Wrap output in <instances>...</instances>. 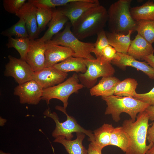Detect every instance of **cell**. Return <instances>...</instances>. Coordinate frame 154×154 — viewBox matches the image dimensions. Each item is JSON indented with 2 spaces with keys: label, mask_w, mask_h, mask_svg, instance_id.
<instances>
[{
  "label": "cell",
  "mask_w": 154,
  "mask_h": 154,
  "mask_svg": "<svg viewBox=\"0 0 154 154\" xmlns=\"http://www.w3.org/2000/svg\"><path fill=\"white\" fill-rule=\"evenodd\" d=\"M43 89L32 80L17 86L14 88L13 94L19 97L20 103L36 105L42 100Z\"/></svg>",
  "instance_id": "30bf717a"
},
{
  "label": "cell",
  "mask_w": 154,
  "mask_h": 154,
  "mask_svg": "<svg viewBox=\"0 0 154 154\" xmlns=\"http://www.w3.org/2000/svg\"><path fill=\"white\" fill-rule=\"evenodd\" d=\"M87 69L84 73L78 74L79 81L87 88H91L100 77L113 76L115 72L111 63L97 59H84Z\"/></svg>",
  "instance_id": "ba28073f"
},
{
  "label": "cell",
  "mask_w": 154,
  "mask_h": 154,
  "mask_svg": "<svg viewBox=\"0 0 154 154\" xmlns=\"http://www.w3.org/2000/svg\"><path fill=\"white\" fill-rule=\"evenodd\" d=\"M117 53L115 49L109 44L103 49L100 59L98 60L111 63L116 57Z\"/></svg>",
  "instance_id": "836d02e7"
},
{
  "label": "cell",
  "mask_w": 154,
  "mask_h": 154,
  "mask_svg": "<svg viewBox=\"0 0 154 154\" xmlns=\"http://www.w3.org/2000/svg\"><path fill=\"white\" fill-rule=\"evenodd\" d=\"M135 31L151 44L154 43V21H136Z\"/></svg>",
  "instance_id": "83f0119b"
},
{
  "label": "cell",
  "mask_w": 154,
  "mask_h": 154,
  "mask_svg": "<svg viewBox=\"0 0 154 154\" xmlns=\"http://www.w3.org/2000/svg\"><path fill=\"white\" fill-rule=\"evenodd\" d=\"M145 154H154V143L147 150Z\"/></svg>",
  "instance_id": "ab89813d"
},
{
  "label": "cell",
  "mask_w": 154,
  "mask_h": 154,
  "mask_svg": "<svg viewBox=\"0 0 154 154\" xmlns=\"http://www.w3.org/2000/svg\"><path fill=\"white\" fill-rule=\"evenodd\" d=\"M102 98L107 105L105 114L111 115L113 119L116 122L120 120V115L123 112L128 114L134 122L137 114L145 111L149 106L147 103L133 97L112 95Z\"/></svg>",
  "instance_id": "277c9868"
},
{
  "label": "cell",
  "mask_w": 154,
  "mask_h": 154,
  "mask_svg": "<svg viewBox=\"0 0 154 154\" xmlns=\"http://www.w3.org/2000/svg\"><path fill=\"white\" fill-rule=\"evenodd\" d=\"M107 10L100 5L84 12L72 25L73 34L80 40L97 35L108 22Z\"/></svg>",
  "instance_id": "7a4b0ae2"
},
{
  "label": "cell",
  "mask_w": 154,
  "mask_h": 154,
  "mask_svg": "<svg viewBox=\"0 0 154 154\" xmlns=\"http://www.w3.org/2000/svg\"><path fill=\"white\" fill-rule=\"evenodd\" d=\"M138 83L135 79L127 78L120 81L116 86L114 95L119 97H133L137 93L135 90Z\"/></svg>",
  "instance_id": "d4e9b609"
},
{
  "label": "cell",
  "mask_w": 154,
  "mask_h": 154,
  "mask_svg": "<svg viewBox=\"0 0 154 154\" xmlns=\"http://www.w3.org/2000/svg\"><path fill=\"white\" fill-rule=\"evenodd\" d=\"M53 67L60 71L66 73L74 71L84 73L87 69L84 59L73 56L68 58Z\"/></svg>",
  "instance_id": "7402d4cb"
},
{
  "label": "cell",
  "mask_w": 154,
  "mask_h": 154,
  "mask_svg": "<svg viewBox=\"0 0 154 154\" xmlns=\"http://www.w3.org/2000/svg\"><path fill=\"white\" fill-rule=\"evenodd\" d=\"M30 44L31 40L29 37L13 38L11 37L9 38L6 45L8 48H15L20 54V58L25 60L30 48Z\"/></svg>",
  "instance_id": "4316f807"
},
{
  "label": "cell",
  "mask_w": 154,
  "mask_h": 154,
  "mask_svg": "<svg viewBox=\"0 0 154 154\" xmlns=\"http://www.w3.org/2000/svg\"><path fill=\"white\" fill-rule=\"evenodd\" d=\"M47 46L46 43L37 39L31 40L30 48L25 60L35 72L45 68V51Z\"/></svg>",
  "instance_id": "7c38bea8"
},
{
  "label": "cell",
  "mask_w": 154,
  "mask_h": 154,
  "mask_svg": "<svg viewBox=\"0 0 154 154\" xmlns=\"http://www.w3.org/2000/svg\"><path fill=\"white\" fill-rule=\"evenodd\" d=\"M69 20L68 18L58 9L53 11L48 29L41 38L37 40L45 43L50 40L60 32Z\"/></svg>",
  "instance_id": "ac0fdd59"
},
{
  "label": "cell",
  "mask_w": 154,
  "mask_h": 154,
  "mask_svg": "<svg viewBox=\"0 0 154 154\" xmlns=\"http://www.w3.org/2000/svg\"><path fill=\"white\" fill-rule=\"evenodd\" d=\"M97 38L94 43V46L92 51V52L95 55L96 58L99 59L103 49L109 45L106 33L104 30L99 33L97 35Z\"/></svg>",
  "instance_id": "4dcf8cb0"
},
{
  "label": "cell",
  "mask_w": 154,
  "mask_h": 154,
  "mask_svg": "<svg viewBox=\"0 0 154 154\" xmlns=\"http://www.w3.org/2000/svg\"><path fill=\"white\" fill-rule=\"evenodd\" d=\"M55 109L64 114L66 116L67 119L63 122H60L57 114L55 112H51L49 108L44 111L43 114L52 119L55 122L56 127L52 133L53 137L56 138L61 136L67 140H70L73 137V133H82L89 137V140L91 142L94 143V134L90 130L85 129L78 124L73 117L67 114L66 108L57 106H56Z\"/></svg>",
  "instance_id": "8992f818"
},
{
  "label": "cell",
  "mask_w": 154,
  "mask_h": 154,
  "mask_svg": "<svg viewBox=\"0 0 154 154\" xmlns=\"http://www.w3.org/2000/svg\"><path fill=\"white\" fill-rule=\"evenodd\" d=\"M26 0H3V7L6 11L15 15L26 2Z\"/></svg>",
  "instance_id": "d6a6232c"
},
{
  "label": "cell",
  "mask_w": 154,
  "mask_h": 154,
  "mask_svg": "<svg viewBox=\"0 0 154 154\" xmlns=\"http://www.w3.org/2000/svg\"><path fill=\"white\" fill-rule=\"evenodd\" d=\"M154 52L152 44L137 34L131 40L127 54L136 60H142L145 57L153 54Z\"/></svg>",
  "instance_id": "e0dca14e"
},
{
  "label": "cell",
  "mask_w": 154,
  "mask_h": 154,
  "mask_svg": "<svg viewBox=\"0 0 154 154\" xmlns=\"http://www.w3.org/2000/svg\"><path fill=\"white\" fill-rule=\"evenodd\" d=\"M37 7H43L52 9L62 7L74 0H29Z\"/></svg>",
  "instance_id": "1f68e13d"
},
{
  "label": "cell",
  "mask_w": 154,
  "mask_h": 154,
  "mask_svg": "<svg viewBox=\"0 0 154 154\" xmlns=\"http://www.w3.org/2000/svg\"><path fill=\"white\" fill-rule=\"evenodd\" d=\"M102 149L98 148L94 143L91 142L88 146V154H102Z\"/></svg>",
  "instance_id": "d590c367"
},
{
  "label": "cell",
  "mask_w": 154,
  "mask_h": 154,
  "mask_svg": "<svg viewBox=\"0 0 154 154\" xmlns=\"http://www.w3.org/2000/svg\"><path fill=\"white\" fill-rule=\"evenodd\" d=\"M120 81L112 76L102 77L96 85L90 89L91 96L107 97L114 95L115 88Z\"/></svg>",
  "instance_id": "d6986e66"
},
{
  "label": "cell",
  "mask_w": 154,
  "mask_h": 154,
  "mask_svg": "<svg viewBox=\"0 0 154 154\" xmlns=\"http://www.w3.org/2000/svg\"><path fill=\"white\" fill-rule=\"evenodd\" d=\"M76 134L77 137L75 140H67L60 136L56 138L54 142L62 144L68 154H88V150L82 145L85 134L82 133H77Z\"/></svg>",
  "instance_id": "ffe728a7"
},
{
  "label": "cell",
  "mask_w": 154,
  "mask_h": 154,
  "mask_svg": "<svg viewBox=\"0 0 154 154\" xmlns=\"http://www.w3.org/2000/svg\"><path fill=\"white\" fill-rule=\"evenodd\" d=\"M8 58L9 61L4 72L5 76L13 78L19 85L33 79L35 72L25 60L11 55Z\"/></svg>",
  "instance_id": "9c48e42d"
},
{
  "label": "cell",
  "mask_w": 154,
  "mask_h": 154,
  "mask_svg": "<svg viewBox=\"0 0 154 154\" xmlns=\"http://www.w3.org/2000/svg\"><path fill=\"white\" fill-rule=\"evenodd\" d=\"M71 27L70 23H67L62 31L59 32L51 40L45 43L68 47L73 51L74 57L87 59H95L96 58L91 54L94 46V43L81 41L73 34Z\"/></svg>",
  "instance_id": "5b68a950"
},
{
  "label": "cell",
  "mask_w": 154,
  "mask_h": 154,
  "mask_svg": "<svg viewBox=\"0 0 154 154\" xmlns=\"http://www.w3.org/2000/svg\"><path fill=\"white\" fill-rule=\"evenodd\" d=\"M116 57L111 62L123 69L131 66L145 73L150 79L154 80V68L145 62L139 61L127 54L117 52Z\"/></svg>",
  "instance_id": "9a60e30c"
},
{
  "label": "cell",
  "mask_w": 154,
  "mask_h": 154,
  "mask_svg": "<svg viewBox=\"0 0 154 154\" xmlns=\"http://www.w3.org/2000/svg\"><path fill=\"white\" fill-rule=\"evenodd\" d=\"M133 32L130 31L127 35L106 32L109 44L114 47L117 52L127 54L131 41L130 37Z\"/></svg>",
  "instance_id": "44dd1931"
},
{
  "label": "cell",
  "mask_w": 154,
  "mask_h": 154,
  "mask_svg": "<svg viewBox=\"0 0 154 154\" xmlns=\"http://www.w3.org/2000/svg\"><path fill=\"white\" fill-rule=\"evenodd\" d=\"M1 34L8 38L14 36L15 38L29 37L25 21L22 18L10 28L3 31Z\"/></svg>",
  "instance_id": "f1b7e54d"
},
{
  "label": "cell",
  "mask_w": 154,
  "mask_h": 154,
  "mask_svg": "<svg viewBox=\"0 0 154 154\" xmlns=\"http://www.w3.org/2000/svg\"><path fill=\"white\" fill-rule=\"evenodd\" d=\"M131 0H119L112 3L107 10L110 32L124 35L135 30L136 21L130 12Z\"/></svg>",
  "instance_id": "3957f363"
},
{
  "label": "cell",
  "mask_w": 154,
  "mask_h": 154,
  "mask_svg": "<svg viewBox=\"0 0 154 154\" xmlns=\"http://www.w3.org/2000/svg\"><path fill=\"white\" fill-rule=\"evenodd\" d=\"M133 98L144 102L149 106H154V87L148 92L143 94L137 93Z\"/></svg>",
  "instance_id": "e575fe53"
},
{
  "label": "cell",
  "mask_w": 154,
  "mask_h": 154,
  "mask_svg": "<svg viewBox=\"0 0 154 154\" xmlns=\"http://www.w3.org/2000/svg\"><path fill=\"white\" fill-rule=\"evenodd\" d=\"M130 12L134 20L154 21V3L148 1L143 5L131 7Z\"/></svg>",
  "instance_id": "603a6c76"
},
{
  "label": "cell",
  "mask_w": 154,
  "mask_h": 154,
  "mask_svg": "<svg viewBox=\"0 0 154 154\" xmlns=\"http://www.w3.org/2000/svg\"><path fill=\"white\" fill-rule=\"evenodd\" d=\"M37 8V21L38 29L40 33L44 29L46 25L51 21L53 11L51 8L45 7Z\"/></svg>",
  "instance_id": "f546056e"
},
{
  "label": "cell",
  "mask_w": 154,
  "mask_h": 154,
  "mask_svg": "<svg viewBox=\"0 0 154 154\" xmlns=\"http://www.w3.org/2000/svg\"><path fill=\"white\" fill-rule=\"evenodd\" d=\"M79 81L78 74L74 73L63 82L43 89L42 100L45 101L48 105L51 100L57 99L62 102L63 107L66 109L69 96L73 93H77L84 87L82 84L79 83Z\"/></svg>",
  "instance_id": "52a82bcc"
},
{
  "label": "cell",
  "mask_w": 154,
  "mask_h": 154,
  "mask_svg": "<svg viewBox=\"0 0 154 154\" xmlns=\"http://www.w3.org/2000/svg\"><path fill=\"white\" fill-rule=\"evenodd\" d=\"M114 128L112 124L104 123L95 130L94 143L102 150L106 146L110 145L111 135Z\"/></svg>",
  "instance_id": "cb8c5ba5"
},
{
  "label": "cell",
  "mask_w": 154,
  "mask_h": 154,
  "mask_svg": "<svg viewBox=\"0 0 154 154\" xmlns=\"http://www.w3.org/2000/svg\"><path fill=\"white\" fill-rule=\"evenodd\" d=\"M129 144L128 135L122 127H114L111 135L110 145L119 147L125 153Z\"/></svg>",
  "instance_id": "484cf974"
},
{
  "label": "cell",
  "mask_w": 154,
  "mask_h": 154,
  "mask_svg": "<svg viewBox=\"0 0 154 154\" xmlns=\"http://www.w3.org/2000/svg\"><path fill=\"white\" fill-rule=\"evenodd\" d=\"M37 9L35 5L28 0L15 14L19 19L24 20L29 38L31 40L35 39L40 33L37 21Z\"/></svg>",
  "instance_id": "8fae6325"
},
{
  "label": "cell",
  "mask_w": 154,
  "mask_h": 154,
  "mask_svg": "<svg viewBox=\"0 0 154 154\" xmlns=\"http://www.w3.org/2000/svg\"><path fill=\"white\" fill-rule=\"evenodd\" d=\"M154 68V55L152 54L144 57L142 59Z\"/></svg>",
  "instance_id": "f35d334b"
},
{
  "label": "cell",
  "mask_w": 154,
  "mask_h": 154,
  "mask_svg": "<svg viewBox=\"0 0 154 154\" xmlns=\"http://www.w3.org/2000/svg\"><path fill=\"white\" fill-rule=\"evenodd\" d=\"M6 120L5 119H3L2 118H0V125L1 126H3L5 123L6 122Z\"/></svg>",
  "instance_id": "60d3db41"
},
{
  "label": "cell",
  "mask_w": 154,
  "mask_h": 154,
  "mask_svg": "<svg viewBox=\"0 0 154 154\" xmlns=\"http://www.w3.org/2000/svg\"><path fill=\"white\" fill-rule=\"evenodd\" d=\"M145 111L149 116V120L154 121V106H149Z\"/></svg>",
  "instance_id": "74e56055"
},
{
  "label": "cell",
  "mask_w": 154,
  "mask_h": 154,
  "mask_svg": "<svg viewBox=\"0 0 154 154\" xmlns=\"http://www.w3.org/2000/svg\"><path fill=\"white\" fill-rule=\"evenodd\" d=\"M0 154H11L9 153H6L2 151V150L0 151Z\"/></svg>",
  "instance_id": "b9f144b4"
},
{
  "label": "cell",
  "mask_w": 154,
  "mask_h": 154,
  "mask_svg": "<svg viewBox=\"0 0 154 154\" xmlns=\"http://www.w3.org/2000/svg\"><path fill=\"white\" fill-rule=\"evenodd\" d=\"M147 139L149 143H154V121L151 126L148 129Z\"/></svg>",
  "instance_id": "8d00e7d4"
},
{
  "label": "cell",
  "mask_w": 154,
  "mask_h": 154,
  "mask_svg": "<svg viewBox=\"0 0 154 154\" xmlns=\"http://www.w3.org/2000/svg\"><path fill=\"white\" fill-rule=\"evenodd\" d=\"M137 119L133 122L131 119H126L122 126L128 135L129 146L125 154H145L153 144L146 143L149 117L145 111L138 114Z\"/></svg>",
  "instance_id": "6da1fadb"
},
{
  "label": "cell",
  "mask_w": 154,
  "mask_h": 154,
  "mask_svg": "<svg viewBox=\"0 0 154 154\" xmlns=\"http://www.w3.org/2000/svg\"><path fill=\"white\" fill-rule=\"evenodd\" d=\"M67 73L58 70L53 67L44 68L35 72L33 79L45 89L58 84L65 81Z\"/></svg>",
  "instance_id": "5bb4252c"
},
{
  "label": "cell",
  "mask_w": 154,
  "mask_h": 154,
  "mask_svg": "<svg viewBox=\"0 0 154 154\" xmlns=\"http://www.w3.org/2000/svg\"><path fill=\"white\" fill-rule=\"evenodd\" d=\"M100 5L98 0H74L58 9L72 25L86 11Z\"/></svg>",
  "instance_id": "4fadbf2b"
},
{
  "label": "cell",
  "mask_w": 154,
  "mask_h": 154,
  "mask_svg": "<svg viewBox=\"0 0 154 154\" xmlns=\"http://www.w3.org/2000/svg\"><path fill=\"white\" fill-rule=\"evenodd\" d=\"M46 43L47 46L45 51V68L52 67L74 55L73 51L68 47Z\"/></svg>",
  "instance_id": "2e32d148"
}]
</instances>
